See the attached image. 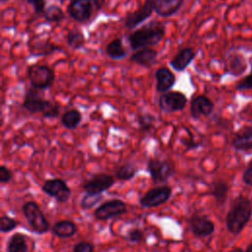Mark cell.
Wrapping results in <instances>:
<instances>
[{
    "label": "cell",
    "instance_id": "26",
    "mask_svg": "<svg viewBox=\"0 0 252 252\" xmlns=\"http://www.w3.org/2000/svg\"><path fill=\"white\" fill-rule=\"evenodd\" d=\"M82 118L81 111L76 108H71L61 115V124L68 130H74L81 124Z\"/></svg>",
    "mask_w": 252,
    "mask_h": 252
},
{
    "label": "cell",
    "instance_id": "32",
    "mask_svg": "<svg viewBox=\"0 0 252 252\" xmlns=\"http://www.w3.org/2000/svg\"><path fill=\"white\" fill-rule=\"evenodd\" d=\"M102 200V194H88L86 193L81 199L80 206L84 210H90L97 205Z\"/></svg>",
    "mask_w": 252,
    "mask_h": 252
},
{
    "label": "cell",
    "instance_id": "25",
    "mask_svg": "<svg viewBox=\"0 0 252 252\" xmlns=\"http://www.w3.org/2000/svg\"><path fill=\"white\" fill-rule=\"evenodd\" d=\"M228 192H229V185L225 181L220 179L213 182L211 194L214 197L218 206H222L226 202Z\"/></svg>",
    "mask_w": 252,
    "mask_h": 252
},
{
    "label": "cell",
    "instance_id": "20",
    "mask_svg": "<svg viewBox=\"0 0 252 252\" xmlns=\"http://www.w3.org/2000/svg\"><path fill=\"white\" fill-rule=\"evenodd\" d=\"M231 146L238 152L252 151V127L244 126L232 138Z\"/></svg>",
    "mask_w": 252,
    "mask_h": 252
},
{
    "label": "cell",
    "instance_id": "11",
    "mask_svg": "<svg viewBox=\"0 0 252 252\" xmlns=\"http://www.w3.org/2000/svg\"><path fill=\"white\" fill-rule=\"evenodd\" d=\"M114 182L115 179L111 174L99 172L87 179L83 183L82 187L83 190L88 194H102L104 191L112 187Z\"/></svg>",
    "mask_w": 252,
    "mask_h": 252
},
{
    "label": "cell",
    "instance_id": "40",
    "mask_svg": "<svg viewBox=\"0 0 252 252\" xmlns=\"http://www.w3.org/2000/svg\"><path fill=\"white\" fill-rule=\"evenodd\" d=\"M91 1L94 5V8L95 11H99L102 8V6L104 5V2H105V0H91Z\"/></svg>",
    "mask_w": 252,
    "mask_h": 252
},
{
    "label": "cell",
    "instance_id": "21",
    "mask_svg": "<svg viewBox=\"0 0 252 252\" xmlns=\"http://www.w3.org/2000/svg\"><path fill=\"white\" fill-rule=\"evenodd\" d=\"M184 0H154V10L158 16L168 18L178 12Z\"/></svg>",
    "mask_w": 252,
    "mask_h": 252
},
{
    "label": "cell",
    "instance_id": "41",
    "mask_svg": "<svg viewBox=\"0 0 252 252\" xmlns=\"http://www.w3.org/2000/svg\"><path fill=\"white\" fill-rule=\"evenodd\" d=\"M227 252H244V251L240 247H235V248H232V249L228 250Z\"/></svg>",
    "mask_w": 252,
    "mask_h": 252
},
{
    "label": "cell",
    "instance_id": "27",
    "mask_svg": "<svg viewBox=\"0 0 252 252\" xmlns=\"http://www.w3.org/2000/svg\"><path fill=\"white\" fill-rule=\"evenodd\" d=\"M105 52L110 59L121 60L127 55V49L124 47L120 38H114L109 41L105 47Z\"/></svg>",
    "mask_w": 252,
    "mask_h": 252
},
{
    "label": "cell",
    "instance_id": "43",
    "mask_svg": "<svg viewBox=\"0 0 252 252\" xmlns=\"http://www.w3.org/2000/svg\"><path fill=\"white\" fill-rule=\"evenodd\" d=\"M7 1H9V0H1V3H2V4H4V3H6Z\"/></svg>",
    "mask_w": 252,
    "mask_h": 252
},
{
    "label": "cell",
    "instance_id": "24",
    "mask_svg": "<svg viewBox=\"0 0 252 252\" xmlns=\"http://www.w3.org/2000/svg\"><path fill=\"white\" fill-rule=\"evenodd\" d=\"M28 250L27 236L24 233L16 232L9 237L6 245V252H28Z\"/></svg>",
    "mask_w": 252,
    "mask_h": 252
},
{
    "label": "cell",
    "instance_id": "37",
    "mask_svg": "<svg viewBox=\"0 0 252 252\" xmlns=\"http://www.w3.org/2000/svg\"><path fill=\"white\" fill-rule=\"evenodd\" d=\"M13 178V172L6 166L1 165L0 166V182L2 184L9 183Z\"/></svg>",
    "mask_w": 252,
    "mask_h": 252
},
{
    "label": "cell",
    "instance_id": "39",
    "mask_svg": "<svg viewBox=\"0 0 252 252\" xmlns=\"http://www.w3.org/2000/svg\"><path fill=\"white\" fill-rule=\"evenodd\" d=\"M242 180L246 185L252 186V158L248 161V163L243 171Z\"/></svg>",
    "mask_w": 252,
    "mask_h": 252
},
{
    "label": "cell",
    "instance_id": "31",
    "mask_svg": "<svg viewBox=\"0 0 252 252\" xmlns=\"http://www.w3.org/2000/svg\"><path fill=\"white\" fill-rule=\"evenodd\" d=\"M156 117L151 113H141L137 116V123L142 132H149L155 125Z\"/></svg>",
    "mask_w": 252,
    "mask_h": 252
},
{
    "label": "cell",
    "instance_id": "38",
    "mask_svg": "<svg viewBox=\"0 0 252 252\" xmlns=\"http://www.w3.org/2000/svg\"><path fill=\"white\" fill-rule=\"evenodd\" d=\"M31 5H32L33 10L36 14H43L46 8L45 0H23Z\"/></svg>",
    "mask_w": 252,
    "mask_h": 252
},
{
    "label": "cell",
    "instance_id": "35",
    "mask_svg": "<svg viewBox=\"0 0 252 252\" xmlns=\"http://www.w3.org/2000/svg\"><path fill=\"white\" fill-rule=\"evenodd\" d=\"M126 237L132 243H141L145 240V233L139 228H132L128 231Z\"/></svg>",
    "mask_w": 252,
    "mask_h": 252
},
{
    "label": "cell",
    "instance_id": "5",
    "mask_svg": "<svg viewBox=\"0 0 252 252\" xmlns=\"http://www.w3.org/2000/svg\"><path fill=\"white\" fill-rule=\"evenodd\" d=\"M27 75L31 86L40 91L51 88L55 81V73L47 65L32 64L27 69Z\"/></svg>",
    "mask_w": 252,
    "mask_h": 252
},
{
    "label": "cell",
    "instance_id": "4",
    "mask_svg": "<svg viewBox=\"0 0 252 252\" xmlns=\"http://www.w3.org/2000/svg\"><path fill=\"white\" fill-rule=\"evenodd\" d=\"M22 213L27 220L31 229L37 234H44L50 229V224L34 201H27L22 205Z\"/></svg>",
    "mask_w": 252,
    "mask_h": 252
},
{
    "label": "cell",
    "instance_id": "19",
    "mask_svg": "<svg viewBox=\"0 0 252 252\" xmlns=\"http://www.w3.org/2000/svg\"><path fill=\"white\" fill-rule=\"evenodd\" d=\"M158 55V52L156 49L152 47H145L134 51L130 56V61L139 66L151 68L153 65L156 64Z\"/></svg>",
    "mask_w": 252,
    "mask_h": 252
},
{
    "label": "cell",
    "instance_id": "22",
    "mask_svg": "<svg viewBox=\"0 0 252 252\" xmlns=\"http://www.w3.org/2000/svg\"><path fill=\"white\" fill-rule=\"evenodd\" d=\"M247 66H248V62L242 54L233 53L226 58L225 72L234 77H238V76H241L246 71Z\"/></svg>",
    "mask_w": 252,
    "mask_h": 252
},
{
    "label": "cell",
    "instance_id": "29",
    "mask_svg": "<svg viewBox=\"0 0 252 252\" xmlns=\"http://www.w3.org/2000/svg\"><path fill=\"white\" fill-rule=\"evenodd\" d=\"M138 167L132 162H125L119 165L115 170V177L119 181H129L135 177Z\"/></svg>",
    "mask_w": 252,
    "mask_h": 252
},
{
    "label": "cell",
    "instance_id": "8",
    "mask_svg": "<svg viewBox=\"0 0 252 252\" xmlns=\"http://www.w3.org/2000/svg\"><path fill=\"white\" fill-rule=\"evenodd\" d=\"M127 213L126 203L121 199H111L99 205L94 212L96 220H107L125 215Z\"/></svg>",
    "mask_w": 252,
    "mask_h": 252
},
{
    "label": "cell",
    "instance_id": "1",
    "mask_svg": "<svg viewBox=\"0 0 252 252\" xmlns=\"http://www.w3.org/2000/svg\"><path fill=\"white\" fill-rule=\"evenodd\" d=\"M252 217V203L242 194L235 197L225 216V225L232 235L239 234Z\"/></svg>",
    "mask_w": 252,
    "mask_h": 252
},
{
    "label": "cell",
    "instance_id": "30",
    "mask_svg": "<svg viewBox=\"0 0 252 252\" xmlns=\"http://www.w3.org/2000/svg\"><path fill=\"white\" fill-rule=\"evenodd\" d=\"M42 16L44 17L47 23H60L65 18L63 10L55 4L48 5L45 8V11L42 14Z\"/></svg>",
    "mask_w": 252,
    "mask_h": 252
},
{
    "label": "cell",
    "instance_id": "14",
    "mask_svg": "<svg viewBox=\"0 0 252 252\" xmlns=\"http://www.w3.org/2000/svg\"><path fill=\"white\" fill-rule=\"evenodd\" d=\"M94 9L91 0H71L67 6V13L76 22L86 23L91 19Z\"/></svg>",
    "mask_w": 252,
    "mask_h": 252
},
{
    "label": "cell",
    "instance_id": "36",
    "mask_svg": "<svg viewBox=\"0 0 252 252\" xmlns=\"http://www.w3.org/2000/svg\"><path fill=\"white\" fill-rule=\"evenodd\" d=\"M94 245L92 242L82 240L74 245L72 252H94Z\"/></svg>",
    "mask_w": 252,
    "mask_h": 252
},
{
    "label": "cell",
    "instance_id": "13",
    "mask_svg": "<svg viewBox=\"0 0 252 252\" xmlns=\"http://www.w3.org/2000/svg\"><path fill=\"white\" fill-rule=\"evenodd\" d=\"M154 10V0H145L144 3L135 11L130 12L124 19V26L128 30L137 28L151 17Z\"/></svg>",
    "mask_w": 252,
    "mask_h": 252
},
{
    "label": "cell",
    "instance_id": "10",
    "mask_svg": "<svg viewBox=\"0 0 252 252\" xmlns=\"http://www.w3.org/2000/svg\"><path fill=\"white\" fill-rule=\"evenodd\" d=\"M187 96L178 91H169L161 94L158 98L159 109L166 113L181 111L187 104Z\"/></svg>",
    "mask_w": 252,
    "mask_h": 252
},
{
    "label": "cell",
    "instance_id": "2",
    "mask_svg": "<svg viewBox=\"0 0 252 252\" xmlns=\"http://www.w3.org/2000/svg\"><path fill=\"white\" fill-rule=\"evenodd\" d=\"M22 107L30 114H41L43 118L54 119L60 114V106L56 102L44 99L43 91L31 87L25 94Z\"/></svg>",
    "mask_w": 252,
    "mask_h": 252
},
{
    "label": "cell",
    "instance_id": "18",
    "mask_svg": "<svg viewBox=\"0 0 252 252\" xmlns=\"http://www.w3.org/2000/svg\"><path fill=\"white\" fill-rule=\"evenodd\" d=\"M197 52L190 46L181 48L169 61L170 66L177 72L184 71L196 57Z\"/></svg>",
    "mask_w": 252,
    "mask_h": 252
},
{
    "label": "cell",
    "instance_id": "7",
    "mask_svg": "<svg viewBox=\"0 0 252 252\" xmlns=\"http://www.w3.org/2000/svg\"><path fill=\"white\" fill-rule=\"evenodd\" d=\"M172 194V188L167 184L158 185L149 189L140 199L139 204L143 208H156L166 203Z\"/></svg>",
    "mask_w": 252,
    "mask_h": 252
},
{
    "label": "cell",
    "instance_id": "17",
    "mask_svg": "<svg viewBox=\"0 0 252 252\" xmlns=\"http://www.w3.org/2000/svg\"><path fill=\"white\" fill-rule=\"evenodd\" d=\"M156 90L158 93L164 94L169 92L176 82L175 75L167 67H159L155 73Z\"/></svg>",
    "mask_w": 252,
    "mask_h": 252
},
{
    "label": "cell",
    "instance_id": "16",
    "mask_svg": "<svg viewBox=\"0 0 252 252\" xmlns=\"http://www.w3.org/2000/svg\"><path fill=\"white\" fill-rule=\"evenodd\" d=\"M28 46L30 54L32 56H46L62 50L60 46H57L48 39H41L38 37H32L29 41Z\"/></svg>",
    "mask_w": 252,
    "mask_h": 252
},
{
    "label": "cell",
    "instance_id": "6",
    "mask_svg": "<svg viewBox=\"0 0 252 252\" xmlns=\"http://www.w3.org/2000/svg\"><path fill=\"white\" fill-rule=\"evenodd\" d=\"M147 170L156 184L165 183L175 172L174 163L170 159L151 158L147 162Z\"/></svg>",
    "mask_w": 252,
    "mask_h": 252
},
{
    "label": "cell",
    "instance_id": "44",
    "mask_svg": "<svg viewBox=\"0 0 252 252\" xmlns=\"http://www.w3.org/2000/svg\"><path fill=\"white\" fill-rule=\"evenodd\" d=\"M59 1H60V2H63V1H65V0H59Z\"/></svg>",
    "mask_w": 252,
    "mask_h": 252
},
{
    "label": "cell",
    "instance_id": "12",
    "mask_svg": "<svg viewBox=\"0 0 252 252\" xmlns=\"http://www.w3.org/2000/svg\"><path fill=\"white\" fill-rule=\"evenodd\" d=\"M188 225L196 237H207L215 232V223L206 215L193 213L188 219Z\"/></svg>",
    "mask_w": 252,
    "mask_h": 252
},
{
    "label": "cell",
    "instance_id": "34",
    "mask_svg": "<svg viewBox=\"0 0 252 252\" xmlns=\"http://www.w3.org/2000/svg\"><path fill=\"white\" fill-rule=\"evenodd\" d=\"M235 89L239 92L252 90V67H251L250 73L236 83Z\"/></svg>",
    "mask_w": 252,
    "mask_h": 252
},
{
    "label": "cell",
    "instance_id": "15",
    "mask_svg": "<svg viewBox=\"0 0 252 252\" xmlns=\"http://www.w3.org/2000/svg\"><path fill=\"white\" fill-rule=\"evenodd\" d=\"M215 109L214 102L205 94L195 95L190 101V115L194 119L210 116Z\"/></svg>",
    "mask_w": 252,
    "mask_h": 252
},
{
    "label": "cell",
    "instance_id": "28",
    "mask_svg": "<svg viewBox=\"0 0 252 252\" xmlns=\"http://www.w3.org/2000/svg\"><path fill=\"white\" fill-rule=\"evenodd\" d=\"M66 41L67 44L74 50L80 49L82 48L85 43H86V37L84 32L78 29V28H74L70 31H68L67 32V36H66Z\"/></svg>",
    "mask_w": 252,
    "mask_h": 252
},
{
    "label": "cell",
    "instance_id": "33",
    "mask_svg": "<svg viewBox=\"0 0 252 252\" xmlns=\"http://www.w3.org/2000/svg\"><path fill=\"white\" fill-rule=\"evenodd\" d=\"M17 225L18 221L7 215H4L0 218V230L2 233H7L14 230Z\"/></svg>",
    "mask_w": 252,
    "mask_h": 252
},
{
    "label": "cell",
    "instance_id": "9",
    "mask_svg": "<svg viewBox=\"0 0 252 252\" xmlns=\"http://www.w3.org/2000/svg\"><path fill=\"white\" fill-rule=\"evenodd\" d=\"M41 190L58 203H66L72 194L70 187L62 178L46 179L41 186Z\"/></svg>",
    "mask_w": 252,
    "mask_h": 252
},
{
    "label": "cell",
    "instance_id": "3",
    "mask_svg": "<svg viewBox=\"0 0 252 252\" xmlns=\"http://www.w3.org/2000/svg\"><path fill=\"white\" fill-rule=\"evenodd\" d=\"M165 33V28L161 23L152 21L142 28L135 30L128 35V42L133 51L158 44Z\"/></svg>",
    "mask_w": 252,
    "mask_h": 252
},
{
    "label": "cell",
    "instance_id": "42",
    "mask_svg": "<svg viewBox=\"0 0 252 252\" xmlns=\"http://www.w3.org/2000/svg\"><path fill=\"white\" fill-rule=\"evenodd\" d=\"M245 252H252V241L247 245V247L245 249Z\"/></svg>",
    "mask_w": 252,
    "mask_h": 252
},
{
    "label": "cell",
    "instance_id": "23",
    "mask_svg": "<svg viewBox=\"0 0 252 252\" xmlns=\"http://www.w3.org/2000/svg\"><path fill=\"white\" fill-rule=\"evenodd\" d=\"M51 231L59 238H71L77 233V225L72 220H61L52 225Z\"/></svg>",
    "mask_w": 252,
    "mask_h": 252
}]
</instances>
